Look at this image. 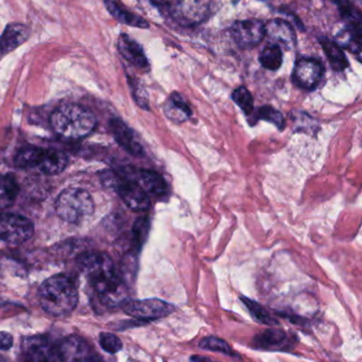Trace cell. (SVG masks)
<instances>
[{
	"label": "cell",
	"instance_id": "1",
	"mask_svg": "<svg viewBox=\"0 0 362 362\" xmlns=\"http://www.w3.org/2000/svg\"><path fill=\"white\" fill-rule=\"evenodd\" d=\"M78 265L86 276L93 295L104 306L117 308L129 301L127 283L117 272L110 255L103 252H85L78 257Z\"/></svg>",
	"mask_w": 362,
	"mask_h": 362
},
{
	"label": "cell",
	"instance_id": "2",
	"mask_svg": "<svg viewBox=\"0 0 362 362\" xmlns=\"http://www.w3.org/2000/svg\"><path fill=\"white\" fill-rule=\"evenodd\" d=\"M38 300L45 312L52 316H65L78 305V289L71 279L57 274L42 283L38 291Z\"/></svg>",
	"mask_w": 362,
	"mask_h": 362
},
{
	"label": "cell",
	"instance_id": "3",
	"mask_svg": "<svg viewBox=\"0 0 362 362\" xmlns=\"http://www.w3.org/2000/svg\"><path fill=\"white\" fill-rule=\"evenodd\" d=\"M50 123L53 131L62 138L78 140L93 133L97 120L87 108L78 104H65L52 112Z\"/></svg>",
	"mask_w": 362,
	"mask_h": 362
},
{
	"label": "cell",
	"instance_id": "4",
	"mask_svg": "<svg viewBox=\"0 0 362 362\" xmlns=\"http://www.w3.org/2000/svg\"><path fill=\"white\" fill-rule=\"evenodd\" d=\"M55 211L64 221L80 223L93 214L95 202L85 189H67L57 198Z\"/></svg>",
	"mask_w": 362,
	"mask_h": 362
},
{
	"label": "cell",
	"instance_id": "5",
	"mask_svg": "<svg viewBox=\"0 0 362 362\" xmlns=\"http://www.w3.org/2000/svg\"><path fill=\"white\" fill-rule=\"evenodd\" d=\"M102 182L107 187H112L120 196L121 199L135 212H146L151 206L148 194L136 181L121 177L115 172L106 171L102 174Z\"/></svg>",
	"mask_w": 362,
	"mask_h": 362
},
{
	"label": "cell",
	"instance_id": "6",
	"mask_svg": "<svg viewBox=\"0 0 362 362\" xmlns=\"http://www.w3.org/2000/svg\"><path fill=\"white\" fill-rule=\"evenodd\" d=\"M211 4L212 0H172L168 10L180 25H195L206 18Z\"/></svg>",
	"mask_w": 362,
	"mask_h": 362
},
{
	"label": "cell",
	"instance_id": "7",
	"mask_svg": "<svg viewBox=\"0 0 362 362\" xmlns=\"http://www.w3.org/2000/svg\"><path fill=\"white\" fill-rule=\"evenodd\" d=\"M34 233L32 221L27 217L12 213L0 214V238L10 245L27 242Z\"/></svg>",
	"mask_w": 362,
	"mask_h": 362
},
{
	"label": "cell",
	"instance_id": "8",
	"mask_svg": "<svg viewBox=\"0 0 362 362\" xmlns=\"http://www.w3.org/2000/svg\"><path fill=\"white\" fill-rule=\"evenodd\" d=\"M21 362H63L59 349L40 336L25 338L21 342Z\"/></svg>",
	"mask_w": 362,
	"mask_h": 362
},
{
	"label": "cell",
	"instance_id": "9",
	"mask_svg": "<svg viewBox=\"0 0 362 362\" xmlns=\"http://www.w3.org/2000/svg\"><path fill=\"white\" fill-rule=\"evenodd\" d=\"M125 314L142 321L165 318L174 312V306L158 299L135 300L123 304Z\"/></svg>",
	"mask_w": 362,
	"mask_h": 362
},
{
	"label": "cell",
	"instance_id": "10",
	"mask_svg": "<svg viewBox=\"0 0 362 362\" xmlns=\"http://www.w3.org/2000/svg\"><path fill=\"white\" fill-rule=\"evenodd\" d=\"M231 33L232 37L240 48H253L265 37V25L259 19L238 21L232 25Z\"/></svg>",
	"mask_w": 362,
	"mask_h": 362
},
{
	"label": "cell",
	"instance_id": "11",
	"mask_svg": "<svg viewBox=\"0 0 362 362\" xmlns=\"http://www.w3.org/2000/svg\"><path fill=\"white\" fill-rule=\"evenodd\" d=\"M322 64L314 59H302L296 64L293 81L300 88L313 90L318 86L323 76Z\"/></svg>",
	"mask_w": 362,
	"mask_h": 362
},
{
	"label": "cell",
	"instance_id": "12",
	"mask_svg": "<svg viewBox=\"0 0 362 362\" xmlns=\"http://www.w3.org/2000/svg\"><path fill=\"white\" fill-rule=\"evenodd\" d=\"M59 352L63 362H89L95 356L90 346L76 336L66 338L59 346Z\"/></svg>",
	"mask_w": 362,
	"mask_h": 362
},
{
	"label": "cell",
	"instance_id": "13",
	"mask_svg": "<svg viewBox=\"0 0 362 362\" xmlns=\"http://www.w3.org/2000/svg\"><path fill=\"white\" fill-rule=\"evenodd\" d=\"M110 129L116 141L127 152L134 156H142L144 154V148L136 138L134 132L120 119H112L110 121Z\"/></svg>",
	"mask_w": 362,
	"mask_h": 362
},
{
	"label": "cell",
	"instance_id": "14",
	"mask_svg": "<svg viewBox=\"0 0 362 362\" xmlns=\"http://www.w3.org/2000/svg\"><path fill=\"white\" fill-rule=\"evenodd\" d=\"M30 33V28L21 23L6 25L4 33L0 36V54H8L18 48L23 42H27Z\"/></svg>",
	"mask_w": 362,
	"mask_h": 362
},
{
	"label": "cell",
	"instance_id": "15",
	"mask_svg": "<svg viewBox=\"0 0 362 362\" xmlns=\"http://www.w3.org/2000/svg\"><path fill=\"white\" fill-rule=\"evenodd\" d=\"M266 35L272 40V44L289 49L295 46L296 33L293 27L283 19H272L265 25Z\"/></svg>",
	"mask_w": 362,
	"mask_h": 362
},
{
	"label": "cell",
	"instance_id": "16",
	"mask_svg": "<svg viewBox=\"0 0 362 362\" xmlns=\"http://www.w3.org/2000/svg\"><path fill=\"white\" fill-rule=\"evenodd\" d=\"M118 49L120 54L127 62L139 68V69H148V59L144 53V48L133 38L127 34H121L118 40Z\"/></svg>",
	"mask_w": 362,
	"mask_h": 362
},
{
	"label": "cell",
	"instance_id": "17",
	"mask_svg": "<svg viewBox=\"0 0 362 362\" xmlns=\"http://www.w3.org/2000/svg\"><path fill=\"white\" fill-rule=\"evenodd\" d=\"M107 10L110 11V14L124 25H132V27L141 28V29H146L150 27L148 21L142 17L138 16L135 13L132 11L127 10L120 0H104Z\"/></svg>",
	"mask_w": 362,
	"mask_h": 362
},
{
	"label": "cell",
	"instance_id": "18",
	"mask_svg": "<svg viewBox=\"0 0 362 362\" xmlns=\"http://www.w3.org/2000/svg\"><path fill=\"white\" fill-rule=\"evenodd\" d=\"M138 183L148 195L163 197L169 192L167 181L156 172L142 170L138 173Z\"/></svg>",
	"mask_w": 362,
	"mask_h": 362
},
{
	"label": "cell",
	"instance_id": "19",
	"mask_svg": "<svg viewBox=\"0 0 362 362\" xmlns=\"http://www.w3.org/2000/svg\"><path fill=\"white\" fill-rule=\"evenodd\" d=\"M68 165V157L65 153L57 150H45L37 169L47 175L62 173Z\"/></svg>",
	"mask_w": 362,
	"mask_h": 362
},
{
	"label": "cell",
	"instance_id": "20",
	"mask_svg": "<svg viewBox=\"0 0 362 362\" xmlns=\"http://www.w3.org/2000/svg\"><path fill=\"white\" fill-rule=\"evenodd\" d=\"M165 114L170 120L183 122L191 117V108L185 98L175 93L165 103Z\"/></svg>",
	"mask_w": 362,
	"mask_h": 362
},
{
	"label": "cell",
	"instance_id": "21",
	"mask_svg": "<svg viewBox=\"0 0 362 362\" xmlns=\"http://www.w3.org/2000/svg\"><path fill=\"white\" fill-rule=\"evenodd\" d=\"M336 44L342 49H346L352 53H361L362 51V33L358 30L349 27L342 30L336 36Z\"/></svg>",
	"mask_w": 362,
	"mask_h": 362
},
{
	"label": "cell",
	"instance_id": "22",
	"mask_svg": "<svg viewBox=\"0 0 362 362\" xmlns=\"http://www.w3.org/2000/svg\"><path fill=\"white\" fill-rule=\"evenodd\" d=\"M44 151V148H37V146L21 148L15 157V165L21 169H33V168L37 169Z\"/></svg>",
	"mask_w": 362,
	"mask_h": 362
},
{
	"label": "cell",
	"instance_id": "23",
	"mask_svg": "<svg viewBox=\"0 0 362 362\" xmlns=\"http://www.w3.org/2000/svg\"><path fill=\"white\" fill-rule=\"evenodd\" d=\"M321 45H322L323 50H325L333 69L336 71H342V70L346 69V66H348V61H346L342 48H340L336 44V42H331L329 40H321Z\"/></svg>",
	"mask_w": 362,
	"mask_h": 362
},
{
	"label": "cell",
	"instance_id": "24",
	"mask_svg": "<svg viewBox=\"0 0 362 362\" xmlns=\"http://www.w3.org/2000/svg\"><path fill=\"white\" fill-rule=\"evenodd\" d=\"M19 187L11 176L0 175V209L12 206L18 195Z\"/></svg>",
	"mask_w": 362,
	"mask_h": 362
},
{
	"label": "cell",
	"instance_id": "25",
	"mask_svg": "<svg viewBox=\"0 0 362 362\" xmlns=\"http://www.w3.org/2000/svg\"><path fill=\"white\" fill-rule=\"evenodd\" d=\"M259 63L266 69L278 70L283 63L282 48L276 44L268 45L259 54Z\"/></svg>",
	"mask_w": 362,
	"mask_h": 362
},
{
	"label": "cell",
	"instance_id": "26",
	"mask_svg": "<svg viewBox=\"0 0 362 362\" xmlns=\"http://www.w3.org/2000/svg\"><path fill=\"white\" fill-rule=\"evenodd\" d=\"M342 16L349 23V27L353 29L358 30L362 33V14L358 11L355 10L348 0H336Z\"/></svg>",
	"mask_w": 362,
	"mask_h": 362
},
{
	"label": "cell",
	"instance_id": "27",
	"mask_svg": "<svg viewBox=\"0 0 362 362\" xmlns=\"http://www.w3.org/2000/svg\"><path fill=\"white\" fill-rule=\"evenodd\" d=\"M285 340H286V335L284 332L279 331V329L264 332L263 334L255 338L257 346L266 349L282 346Z\"/></svg>",
	"mask_w": 362,
	"mask_h": 362
},
{
	"label": "cell",
	"instance_id": "28",
	"mask_svg": "<svg viewBox=\"0 0 362 362\" xmlns=\"http://www.w3.org/2000/svg\"><path fill=\"white\" fill-rule=\"evenodd\" d=\"M232 100L235 102L236 105L246 115H251L255 108L252 95L248 89L245 87H238L232 93Z\"/></svg>",
	"mask_w": 362,
	"mask_h": 362
},
{
	"label": "cell",
	"instance_id": "29",
	"mask_svg": "<svg viewBox=\"0 0 362 362\" xmlns=\"http://www.w3.org/2000/svg\"><path fill=\"white\" fill-rule=\"evenodd\" d=\"M199 348L202 350L212 351V352L221 353V354L232 356L231 348L227 342L215 337H208L199 342Z\"/></svg>",
	"mask_w": 362,
	"mask_h": 362
},
{
	"label": "cell",
	"instance_id": "30",
	"mask_svg": "<svg viewBox=\"0 0 362 362\" xmlns=\"http://www.w3.org/2000/svg\"><path fill=\"white\" fill-rule=\"evenodd\" d=\"M243 301H244L245 305L248 308V310H250L252 316L255 317V320L259 321V322L264 323V325H278L276 320L268 314L267 310L265 308H262L259 304L255 303V302L251 301V300L246 299V298H243Z\"/></svg>",
	"mask_w": 362,
	"mask_h": 362
},
{
	"label": "cell",
	"instance_id": "31",
	"mask_svg": "<svg viewBox=\"0 0 362 362\" xmlns=\"http://www.w3.org/2000/svg\"><path fill=\"white\" fill-rule=\"evenodd\" d=\"M259 119L274 123L279 129H283L285 127L284 117L279 110H274L272 106H264V107L259 108Z\"/></svg>",
	"mask_w": 362,
	"mask_h": 362
},
{
	"label": "cell",
	"instance_id": "32",
	"mask_svg": "<svg viewBox=\"0 0 362 362\" xmlns=\"http://www.w3.org/2000/svg\"><path fill=\"white\" fill-rule=\"evenodd\" d=\"M100 344L105 352L116 354L122 350V342L114 334L102 333L100 335Z\"/></svg>",
	"mask_w": 362,
	"mask_h": 362
},
{
	"label": "cell",
	"instance_id": "33",
	"mask_svg": "<svg viewBox=\"0 0 362 362\" xmlns=\"http://www.w3.org/2000/svg\"><path fill=\"white\" fill-rule=\"evenodd\" d=\"M148 228H150V221L146 217H141L136 221L134 226V242H135L137 248L144 245L148 238Z\"/></svg>",
	"mask_w": 362,
	"mask_h": 362
},
{
	"label": "cell",
	"instance_id": "34",
	"mask_svg": "<svg viewBox=\"0 0 362 362\" xmlns=\"http://www.w3.org/2000/svg\"><path fill=\"white\" fill-rule=\"evenodd\" d=\"M13 338L12 336L6 332L0 333V350L8 351L12 348Z\"/></svg>",
	"mask_w": 362,
	"mask_h": 362
},
{
	"label": "cell",
	"instance_id": "35",
	"mask_svg": "<svg viewBox=\"0 0 362 362\" xmlns=\"http://www.w3.org/2000/svg\"><path fill=\"white\" fill-rule=\"evenodd\" d=\"M151 1L153 2V4H156V6H169L170 2L172 1V0H151Z\"/></svg>",
	"mask_w": 362,
	"mask_h": 362
},
{
	"label": "cell",
	"instance_id": "36",
	"mask_svg": "<svg viewBox=\"0 0 362 362\" xmlns=\"http://www.w3.org/2000/svg\"><path fill=\"white\" fill-rule=\"evenodd\" d=\"M89 362H104V361H102V359H101V358H99V357H98V356H95V357H93V359H91V361H89Z\"/></svg>",
	"mask_w": 362,
	"mask_h": 362
},
{
	"label": "cell",
	"instance_id": "37",
	"mask_svg": "<svg viewBox=\"0 0 362 362\" xmlns=\"http://www.w3.org/2000/svg\"><path fill=\"white\" fill-rule=\"evenodd\" d=\"M198 362H206V361H198Z\"/></svg>",
	"mask_w": 362,
	"mask_h": 362
}]
</instances>
